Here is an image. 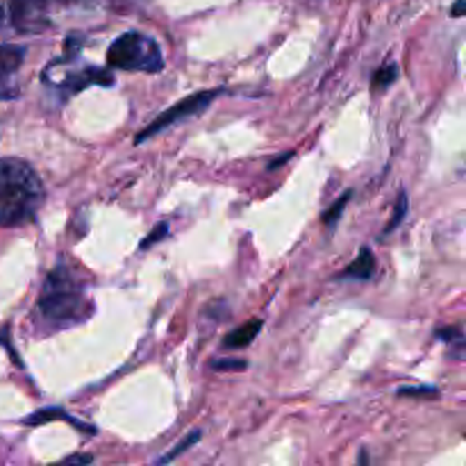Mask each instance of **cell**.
I'll return each instance as SVG.
<instances>
[{
	"label": "cell",
	"instance_id": "11",
	"mask_svg": "<svg viewBox=\"0 0 466 466\" xmlns=\"http://www.w3.org/2000/svg\"><path fill=\"white\" fill-rule=\"evenodd\" d=\"M200 441V432L198 431H194V432H189V435L185 437V440L180 441V444L177 446H173L171 451H168L167 455H162V458H159V464H167V462H171V460H176V458H180L182 453H185L187 449H189V446H194V444H198Z\"/></svg>",
	"mask_w": 466,
	"mask_h": 466
},
{
	"label": "cell",
	"instance_id": "18",
	"mask_svg": "<svg viewBox=\"0 0 466 466\" xmlns=\"http://www.w3.org/2000/svg\"><path fill=\"white\" fill-rule=\"evenodd\" d=\"M64 462H66V464H71V462L89 464V462H91V458H89V455H77V458H66V460H64Z\"/></svg>",
	"mask_w": 466,
	"mask_h": 466
},
{
	"label": "cell",
	"instance_id": "6",
	"mask_svg": "<svg viewBox=\"0 0 466 466\" xmlns=\"http://www.w3.org/2000/svg\"><path fill=\"white\" fill-rule=\"evenodd\" d=\"M217 96H221V91H200V94L187 96L185 100H180V103L168 107L164 114H159V116L155 118L144 132H139V135L135 137V144H144V141H148L150 137L157 135V132L167 130V127L173 126V123H180L185 121V118L196 116V114H200L203 109H208Z\"/></svg>",
	"mask_w": 466,
	"mask_h": 466
},
{
	"label": "cell",
	"instance_id": "3",
	"mask_svg": "<svg viewBox=\"0 0 466 466\" xmlns=\"http://www.w3.org/2000/svg\"><path fill=\"white\" fill-rule=\"evenodd\" d=\"M107 66L121 71L157 73L164 68V55L157 41L144 32L130 30L112 41L107 50Z\"/></svg>",
	"mask_w": 466,
	"mask_h": 466
},
{
	"label": "cell",
	"instance_id": "12",
	"mask_svg": "<svg viewBox=\"0 0 466 466\" xmlns=\"http://www.w3.org/2000/svg\"><path fill=\"white\" fill-rule=\"evenodd\" d=\"M396 77H399V66H396V64H385V66L373 76V89H385V86L394 85Z\"/></svg>",
	"mask_w": 466,
	"mask_h": 466
},
{
	"label": "cell",
	"instance_id": "7",
	"mask_svg": "<svg viewBox=\"0 0 466 466\" xmlns=\"http://www.w3.org/2000/svg\"><path fill=\"white\" fill-rule=\"evenodd\" d=\"M23 62H25L23 46H0V100L18 98V94H21L18 76H21Z\"/></svg>",
	"mask_w": 466,
	"mask_h": 466
},
{
	"label": "cell",
	"instance_id": "1",
	"mask_svg": "<svg viewBox=\"0 0 466 466\" xmlns=\"http://www.w3.org/2000/svg\"><path fill=\"white\" fill-rule=\"evenodd\" d=\"M94 314V300L89 296V285L85 273L68 259H62L46 276L44 289L36 300V326L44 335L68 330Z\"/></svg>",
	"mask_w": 466,
	"mask_h": 466
},
{
	"label": "cell",
	"instance_id": "17",
	"mask_svg": "<svg viewBox=\"0 0 466 466\" xmlns=\"http://www.w3.org/2000/svg\"><path fill=\"white\" fill-rule=\"evenodd\" d=\"M164 235H167V223H162V226H157V228H155L153 232H150V237H146L144 244H141V250L148 248V246L153 244V241H159V239H162Z\"/></svg>",
	"mask_w": 466,
	"mask_h": 466
},
{
	"label": "cell",
	"instance_id": "16",
	"mask_svg": "<svg viewBox=\"0 0 466 466\" xmlns=\"http://www.w3.org/2000/svg\"><path fill=\"white\" fill-rule=\"evenodd\" d=\"M212 369L214 371H244L246 362H241V360H217V362H212Z\"/></svg>",
	"mask_w": 466,
	"mask_h": 466
},
{
	"label": "cell",
	"instance_id": "10",
	"mask_svg": "<svg viewBox=\"0 0 466 466\" xmlns=\"http://www.w3.org/2000/svg\"><path fill=\"white\" fill-rule=\"evenodd\" d=\"M55 419H62V421H68V423H76L77 428H82V431H94V428H89V426H82V423H77L76 419L73 417H68L66 412H64V410H59V408H50V410H39V412L35 414V417H30V419H25V423H30V426H39V423H46V421H55Z\"/></svg>",
	"mask_w": 466,
	"mask_h": 466
},
{
	"label": "cell",
	"instance_id": "19",
	"mask_svg": "<svg viewBox=\"0 0 466 466\" xmlns=\"http://www.w3.org/2000/svg\"><path fill=\"white\" fill-rule=\"evenodd\" d=\"M462 14H464V0H455L453 16H462Z\"/></svg>",
	"mask_w": 466,
	"mask_h": 466
},
{
	"label": "cell",
	"instance_id": "5",
	"mask_svg": "<svg viewBox=\"0 0 466 466\" xmlns=\"http://www.w3.org/2000/svg\"><path fill=\"white\" fill-rule=\"evenodd\" d=\"M62 0H3L0 3V27L14 32H41L55 23V14L62 9Z\"/></svg>",
	"mask_w": 466,
	"mask_h": 466
},
{
	"label": "cell",
	"instance_id": "15",
	"mask_svg": "<svg viewBox=\"0 0 466 466\" xmlns=\"http://www.w3.org/2000/svg\"><path fill=\"white\" fill-rule=\"evenodd\" d=\"M399 396H414V399H435L437 390H432V387H400Z\"/></svg>",
	"mask_w": 466,
	"mask_h": 466
},
{
	"label": "cell",
	"instance_id": "14",
	"mask_svg": "<svg viewBox=\"0 0 466 466\" xmlns=\"http://www.w3.org/2000/svg\"><path fill=\"white\" fill-rule=\"evenodd\" d=\"M349 200H350V191H346V194L341 196V200H337V203L332 205V208L328 209L326 214H323V223H326L330 230L337 226V221H339L341 212H344V208H346V203H349Z\"/></svg>",
	"mask_w": 466,
	"mask_h": 466
},
{
	"label": "cell",
	"instance_id": "2",
	"mask_svg": "<svg viewBox=\"0 0 466 466\" xmlns=\"http://www.w3.org/2000/svg\"><path fill=\"white\" fill-rule=\"evenodd\" d=\"M44 203V185L27 162L0 157V228L30 223Z\"/></svg>",
	"mask_w": 466,
	"mask_h": 466
},
{
	"label": "cell",
	"instance_id": "13",
	"mask_svg": "<svg viewBox=\"0 0 466 466\" xmlns=\"http://www.w3.org/2000/svg\"><path fill=\"white\" fill-rule=\"evenodd\" d=\"M405 214H408V194H405V191H400L399 200H396L394 214H391V221L385 226V235H390V232H394L396 228L400 226V221L405 218Z\"/></svg>",
	"mask_w": 466,
	"mask_h": 466
},
{
	"label": "cell",
	"instance_id": "9",
	"mask_svg": "<svg viewBox=\"0 0 466 466\" xmlns=\"http://www.w3.org/2000/svg\"><path fill=\"white\" fill-rule=\"evenodd\" d=\"M376 271V258L369 248H362V253L358 255V259L349 264V268L344 271V278H355V280H369Z\"/></svg>",
	"mask_w": 466,
	"mask_h": 466
},
{
	"label": "cell",
	"instance_id": "8",
	"mask_svg": "<svg viewBox=\"0 0 466 466\" xmlns=\"http://www.w3.org/2000/svg\"><path fill=\"white\" fill-rule=\"evenodd\" d=\"M259 330H262V321H259V319H253V321L244 323V326H239L237 330H232L230 335L226 337V341H223V346H228V349H244V346L253 344V339L259 335Z\"/></svg>",
	"mask_w": 466,
	"mask_h": 466
},
{
	"label": "cell",
	"instance_id": "4",
	"mask_svg": "<svg viewBox=\"0 0 466 466\" xmlns=\"http://www.w3.org/2000/svg\"><path fill=\"white\" fill-rule=\"evenodd\" d=\"M44 82L55 86V89H62L66 96H71L91 85L112 86L114 76L109 71H105V68L94 66V64L76 62V50H71L62 59H55L53 64L46 66Z\"/></svg>",
	"mask_w": 466,
	"mask_h": 466
}]
</instances>
